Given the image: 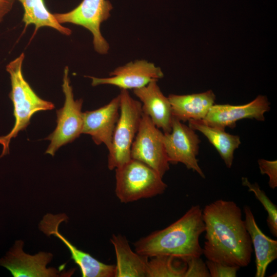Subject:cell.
Returning <instances> with one entry per match:
<instances>
[{
	"label": "cell",
	"mask_w": 277,
	"mask_h": 277,
	"mask_svg": "<svg viewBox=\"0 0 277 277\" xmlns=\"http://www.w3.org/2000/svg\"><path fill=\"white\" fill-rule=\"evenodd\" d=\"M202 216L205 232L203 254L206 259L240 268L247 266L253 249L240 207L233 201L220 199L206 205Z\"/></svg>",
	"instance_id": "cell-1"
},
{
	"label": "cell",
	"mask_w": 277,
	"mask_h": 277,
	"mask_svg": "<svg viewBox=\"0 0 277 277\" xmlns=\"http://www.w3.org/2000/svg\"><path fill=\"white\" fill-rule=\"evenodd\" d=\"M202 210L199 205L192 206L171 225L141 238L134 243L135 252L148 258L171 255L183 260L201 257L203 248L199 238L205 232Z\"/></svg>",
	"instance_id": "cell-2"
},
{
	"label": "cell",
	"mask_w": 277,
	"mask_h": 277,
	"mask_svg": "<svg viewBox=\"0 0 277 277\" xmlns=\"http://www.w3.org/2000/svg\"><path fill=\"white\" fill-rule=\"evenodd\" d=\"M24 57V53H22L6 66L11 80V91L9 97L13 105L15 123L8 134L0 136V144L3 146L1 157L9 153L11 140L27 127L32 116L36 112L54 108V105L52 102L39 97L24 78L22 72Z\"/></svg>",
	"instance_id": "cell-3"
},
{
	"label": "cell",
	"mask_w": 277,
	"mask_h": 277,
	"mask_svg": "<svg viewBox=\"0 0 277 277\" xmlns=\"http://www.w3.org/2000/svg\"><path fill=\"white\" fill-rule=\"evenodd\" d=\"M115 170V194L122 203L155 196L167 187L155 170L136 160L131 159Z\"/></svg>",
	"instance_id": "cell-4"
},
{
	"label": "cell",
	"mask_w": 277,
	"mask_h": 277,
	"mask_svg": "<svg viewBox=\"0 0 277 277\" xmlns=\"http://www.w3.org/2000/svg\"><path fill=\"white\" fill-rule=\"evenodd\" d=\"M120 112L108 150V167L115 169L131 159L130 150L143 114L140 101L133 98L128 90L121 89Z\"/></svg>",
	"instance_id": "cell-5"
},
{
	"label": "cell",
	"mask_w": 277,
	"mask_h": 277,
	"mask_svg": "<svg viewBox=\"0 0 277 277\" xmlns=\"http://www.w3.org/2000/svg\"><path fill=\"white\" fill-rule=\"evenodd\" d=\"M62 88L65 97L64 106L56 111L57 125L55 130L45 138L50 141L46 153L52 156L62 146L72 142L82 134L83 101L74 98L68 67L64 69Z\"/></svg>",
	"instance_id": "cell-6"
},
{
	"label": "cell",
	"mask_w": 277,
	"mask_h": 277,
	"mask_svg": "<svg viewBox=\"0 0 277 277\" xmlns=\"http://www.w3.org/2000/svg\"><path fill=\"white\" fill-rule=\"evenodd\" d=\"M112 9V5L108 0H83L73 10L53 15L60 24L71 23L88 30L92 34L95 51L106 54L110 46L103 36L100 27L102 23L110 17Z\"/></svg>",
	"instance_id": "cell-7"
},
{
	"label": "cell",
	"mask_w": 277,
	"mask_h": 277,
	"mask_svg": "<svg viewBox=\"0 0 277 277\" xmlns=\"http://www.w3.org/2000/svg\"><path fill=\"white\" fill-rule=\"evenodd\" d=\"M163 135L149 117L143 113L130 150L131 159L145 164L162 177L169 169L170 164L163 143Z\"/></svg>",
	"instance_id": "cell-8"
},
{
	"label": "cell",
	"mask_w": 277,
	"mask_h": 277,
	"mask_svg": "<svg viewBox=\"0 0 277 277\" xmlns=\"http://www.w3.org/2000/svg\"><path fill=\"white\" fill-rule=\"evenodd\" d=\"M163 140L170 164L181 163L205 178L196 158L201 140L193 129L172 116L171 131L164 133Z\"/></svg>",
	"instance_id": "cell-9"
},
{
	"label": "cell",
	"mask_w": 277,
	"mask_h": 277,
	"mask_svg": "<svg viewBox=\"0 0 277 277\" xmlns=\"http://www.w3.org/2000/svg\"><path fill=\"white\" fill-rule=\"evenodd\" d=\"M23 245V241H16L6 255L0 259V265L9 270L14 277L70 276L73 273L75 269L61 273L66 263L60 266L58 270L53 267L47 268L52 254L39 252L31 255L24 252Z\"/></svg>",
	"instance_id": "cell-10"
},
{
	"label": "cell",
	"mask_w": 277,
	"mask_h": 277,
	"mask_svg": "<svg viewBox=\"0 0 277 277\" xmlns=\"http://www.w3.org/2000/svg\"><path fill=\"white\" fill-rule=\"evenodd\" d=\"M67 219L64 213H47L40 222L39 228L47 235H54L65 244L71 253V259L79 266L83 277H115V265L98 261L89 253L78 249L60 233V224L63 221L67 222Z\"/></svg>",
	"instance_id": "cell-11"
},
{
	"label": "cell",
	"mask_w": 277,
	"mask_h": 277,
	"mask_svg": "<svg viewBox=\"0 0 277 277\" xmlns=\"http://www.w3.org/2000/svg\"><path fill=\"white\" fill-rule=\"evenodd\" d=\"M107 77L88 76L91 85H110L121 89H135L147 85L150 82L162 78L164 73L161 68L145 60L130 62L115 68Z\"/></svg>",
	"instance_id": "cell-12"
},
{
	"label": "cell",
	"mask_w": 277,
	"mask_h": 277,
	"mask_svg": "<svg viewBox=\"0 0 277 277\" xmlns=\"http://www.w3.org/2000/svg\"><path fill=\"white\" fill-rule=\"evenodd\" d=\"M269 105L267 97L261 95L244 105H213L202 120L210 126L233 128L238 121L244 118L264 121V113L270 110Z\"/></svg>",
	"instance_id": "cell-13"
},
{
	"label": "cell",
	"mask_w": 277,
	"mask_h": 277,
	"mask_svg": "<svg viewBox=\"0 0 277 277\" xmlns=\"http://www.w3.org/2000/svg\"><path fill=\"white\" fill-rule=\"evenodd\" d=\"M120 112L119 94L107 104L83 112L82 134L90 135L95 144H104L109 150Z\"/></svg>",
	"instance_id": "cell-14"
},
{
	"label": "cell",
	"mask_w": 277,
	"mask_h": 277,
	"mask_svg": "<svg viewBox=\"0 0 277 277\" xmlns=\"http://www.w3.org/2000/svg\"><path fill=\"white\" fill-rule=\"evenodd\" d=\"M133 93L142 104L143 113L148 115L155 126L164 133L171 131L172 109L168 97L165 96L153 81L147 85L133 89Z\"/></svg>",
	"instance_id": "cell-15"
},
{
	"label": "cell",
	"mask_w": 277,
	"mask_h": 277,
	"mask_svg": "<svg viewBox=\"0 0 277 277\" xmlns=\"http://www.w3.org/2000/svg\"><path fill=\"white\" fill-rule=\"evenodd\" d=\"M244 222L254 249L255 277H264L268 265L277 259V241L265 235L257 225L250 208L244 207Z\"/></svg>",
	"instance_id": "cell-16"
},
{
	"label": "cell",
	"mask_w": 277,
	"mask_h": 277,
	"mask_svg": "<svg viewBox=\"0 0 277 277\" xmlns=\"http://www.w3.org/2000/svg\"><path fill=\"white\" fill-rule=\"evenodd\" d=\"M168 98L170 103L172 116L181 122L191 120H203L214 105L215 95L212 90L186 95L171 94Z\"/></svg>",
	"instance_id": "cell-17"
},
{
	"label": "cell",
	"mask_w": 277,
	"mask_h": 277,
	"mask_svg": "<svg viewBox=\"0 0 277 277\" xmlns=\"http://www.w3.org/2000/svg\"><path fill=\"white\" fill-rule=\"evenodd\" d=\"M110 241L116 258L115 277H146L149 258L134 252L121 234H113Z\"/></svg>",
	"instance_id": "cell-18"
},
{
	"label": "cell",
	"mask_w": 277,
	"mask_h": 277,
	"mask_svg": "<svg viewBox=\"0 0 277 277\" xmlns=\"http://www.w3.org/2000/svg\"><path fill=\"white\" fill-rule=\"evenodd\" d=\"M188 126L202 133L215 148L226 167H231L234 152L241 144L239 136L226 132L225 128L208 125L202 120H189Z\"/></svg>",
	"instance_id": "cell-19"
},
{
	"label": "cell",
	"mask_w": 277,
	"mask_h": 277,
	"mask_svg": "<svg viewBox=\"0 0 277 277\" xmlns=\"http://www.w3.org/2000/svg\"><path fill=\"white\" fill-rule=\"evenodd\" d=\"M17 1L21 3L24 8L23 21L26 26L33 24L35 26V30L41 27H48L63 34H71V30L63 27L57 21L54 15L49 11L44 0Z\"/></svg>",
	"instance_id": "cell-20"
},
{
	"label": "cell",
	"mask_w": 277,
	"mask_h": 277,
	"mask_svg": "<svg viewBox=\"0 0 277 277\" xmlns=\"http://www.w3.org/2000/svg\"><path fill=\"white\" fill-rule=\"evenodd\" d=\"M176 258L171 255L151 257L147 262L146 277H184L186 264L176 262Z\"/></svg>",
	"instance_id": "cell-21"
},
{
	"label": "cell",
	"mask_w": 277,
	"mask_h": 277,
	"mask_svg": "<svg viewBox=\"0 0 277 277\" xmlns=\"http://www.w3.org/2000/svg\"><path fill=\"white\" fill-rule=\"evenodd\" d=\"M243 186L247 187L248 191L254 193L255 197L261 202L268 214L267 224L271 234L277 236V207L267 196L265 192L261 189L257 183H251L246 177H242Z\"/></svg>",
	"instance_id": "cell-22"
},
{
	"label": "cell",
	"mask_w": 277,
	"mask_h": 277,
	"mask_svg": "<svg viewBox=\"0 0 277 277\" xmlns=\"http://www.w3.org/2000/svg\"><path fill=\"white\" fill-rule=\"evenodd\" d=\"M182 260L187 265L184 277H210L206 263L201 257H190Z\"/></svg>",
	"instance_id": "cell-23"
},
{
	"label": "cell",
	"mask_w": 277,
	"mask_h": 277,
	"mask_svg": "<svg viewBox=\"0 0 277 277\" xmlns=\"http://www.w3.org/2000/svg\"><path fill=\"white\" fill-rule=\"evenodd\" d=\"M206 264L210 277H235L240 267L207 260Z\"/></svg>",
	"instance_id": "cell-24"
},
{
	"label": "cell",
	"mask_w": 277,
	"mask_h": 277,
	"mask_svg": "<svg viewBox=\"0 0 277 277\" xmlns=\"http://www.w3.org/2000/svg\"><path fill=\"white\" fill-rule=\"evenodd\" d=\"M258 162L261 173L268 175L269 187L275 189L277 187V161L259 159Z\"/></svg>",
	"instance_id": "cell-25"
},
{
	"label": "cell",
	"mask_w": 277,
	"mask_h": 277,
	"mask_svg": "<svg viewBox=\"0 0 277 277\" xmlns=\"http://www.w3.org/2000/svg\"><path fill=\"white\" fill-rule=\"evenodd\" d=\"M14 0H0V23L11 10Z\"/></svg>",
	"instance_id": "cell-26"
}]
</instances>
